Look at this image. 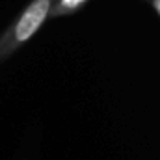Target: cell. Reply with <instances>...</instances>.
<instances>
[{"instance_id":"obj_1","label":"cell","mask_w":160,"mask_h":160,"mask_svg":"<svg viewBox=\"0 0 160 160\" xmlns=\"http://www.w3.org/2000/svg\"><path fill=\"white\" fill-rule=\"evenodd\" d=\"M52 6L54 0H32L22 9V13L0 36V62L11 56L21 45H24L39 32L43 22L50 19Z\"/></svg>"},{"instance_id":"obj_2","label":"cell","mask_w":160,"mask_h":160,"mask_svg":"<svg viewBox=\"0 0 160 160\" xmlns=\"http://www.w3.org/2000/svg\"><path fill=\"white\" fill-rule=\"evenodd\" d=\"M89 0H54L52 11H50V19L56 17H63V15H71L75 11H78L80 8H84Z\"/></svg>"},{"instance_id":"obj_3","label":"cell","mask_w":160,"mask_h":160,"mask_svg":"<svg viewBox=\"0 0 160 160\" xmlns=\"http://www.w3.org/2000/svg\"><path fill=\"white\" fill-rule=\"evenodd\" d=\"M151 8L155 9V13L160 17V0H151Z\"/></svg>"}]
</instances>
